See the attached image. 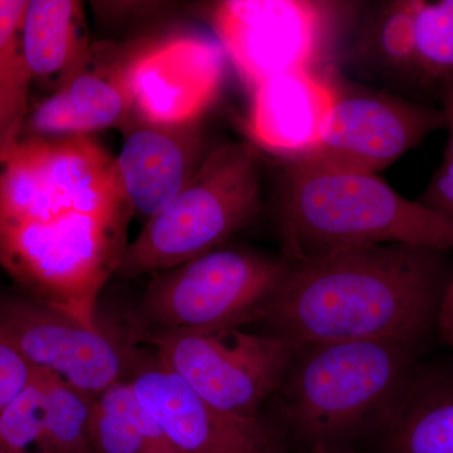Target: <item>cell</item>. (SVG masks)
I'll return each instance as SVG.
<instances>
[{"label":"cell","instance_id":"cell-1","mask_svg":"<svg viewBox=\"0 0 453 453\" xmlns=\"http://www.w3.org/2000/svg\"><path fill=\"white\" fill-rule=\"evenodd\" d=\"M131 217L115 157L92 135L19 138L0 153V264L27 295L89 329Z\"/></svg>","mask_w":453,"mask_h":453},{"label":"cell","instance_id":"cell-2","mask_svg":"<svg viewBox=\"0 0 453 453\" xmlns=\"http://www.w3.org/2000/svg\"><path fill=\"white\" fill-rule=\"evenodd\" d=\"M445 253L380 244L288 261L261 323L291 348L386 340L421 350L453 277Z\"/></svg>","mask_w":453,"mask_h":453},{"label":"cell","instance_id":"cell-3","mask_svg":"<svg viewBox=\"0 0 453 453\" xmlns=\"http://www.w3.org/2000/svg\"><path fill=\"white\" fill-rule=\"evenodd\" d=\"M276 223L290 262L380 244L453 250V219L399 195L378 174L303 160L283 165Z\"/></svg>","mask_w":453,"mask_h":453},{"label":"cell","instance_id":"cell-4","mask_svg":"<svg viewBox=\"0 0 453 453\" xmlns=\"http://www.w3.org/2000/svg\"><path fill=\"white\" fill-rule=\"evenodd\" d=\"M292 349L273 395V421L297 449L353 446L374 437L388 425L418 371V349L402 342H324Z\"/></svg>","mask_w":453,"mask_h":453},{"label":"cell","instance_id":"cell-5","mask_svg":"<svg viewBox=\"0 0 453 453\" xmlns=\"http://www.w3.org/2000/svg\"><path fill=\"white\" fill-rule=\"evenodd\" d=\"M261 210V150L251 142L214 146L196 177L127 244L116 275L138 277L219 249Z\"/></svg>","mask_w":453,"mask_h":453},{"label":"cell","instance_id":"cell-6","mask_svg":"<svg viewBox=\"0 0 453 453\" xmlns=\"http://www.w3.org/2000/svg\"><path fill=\"white\" fill-rule=\"evenodd\" d=\"M288 266L282 256L225 244L154 273L135 319L136 338L261 323Z\"/></svg>","mask_w":453,"mask_h":453},{"label":"cell","instance_id":"cell-7","mask_svg":"<svg viewBox=\"0 0 453 453\" xmlns=\"http://www.w3.org/2000/svg\"><path fill=\"white\" fill-rule=\"evenodd\" d=\"M160 365L226 412L261 417L276 395L292 349L288 342L241 327L153 334L140 338Z\"/></svg>","mask_w":453,"mask_h":453},{"label":"cell","instance_id":"cell-8","mask_svg":"<svg viewBox=\"0 0 453 453\" xmlns=\"http://www.w3.org/2000/svg\"><path fill=\"white\" fill-rule=\"evenodd\" d=\"M329 80L333 100L320 139L310 153L294 160L378 174L446 127L443 110Z\"/></svg>","mask_w":453,"mask_h":453},{"label":"cell","instance_id":"cell-9","mask_svg":"<svg viewBox=\"0 0 453 453\" xmlns=\"http://www.w3.org/2000/svg\"><path fill=\"white\" fill-rule=\"evenodd\" d=\"M332 5L305 0L223 2L211 16L220 47L250 88L277 74L315 71L332 31Z\"/></svg>","mask_w":453,"mask_h":453},{"label":"cell","instance_id":"cell-10","mask_svg":"<svg viewBox=\"0 0 453 453\" xmlns=\"http://www.w3.org/2000/svg\"><path fill=\"white\" fill-rule=\"evenodd\" d=\"M0 327L35 368L92 398L127 380L138 356L103 325L89 329L27 294H0Z\"/></svg>","mask_w":453,"mask_h":453},{"label":"cell","instance_id":"cell-11","mask_svg":"<svg viewBox=\"0 0 453 453\" xmlns=\"http://www.w3.org/2000/svg\"><path fill=\"white\" fill-rule=\"evenodd\" d=\"M127 380L140 404L183 453H292L273 419L214 407L155 357L138 354Z\"/></svg>","mask_w":453,"mask_h":453},{"label":"cell","instance_id":"cell-12","mask_svg":"<svg viewBox=\"0 0 453 453\" xmlns=\"http://www.w3.org/2000/svg\"><path fill=\"white\" fill-rule=\"evenodd\" d=\"M154 35L92 43L79 71L27 113L19 138L89 136L111 127L121 130L133 115L136 71Z\"/></svg>","mask_w":453,"mask_h":453},{"label":"cell","instance_id":"cell-13","mask_svg":"<svg viewBox=\"0 0 453 453\" xmlns=\"http://www.w3.org/2000/svg\"><path fill=\"white\" fill-rule=\"evenodd\" d=\"M223 53L219 43L202 35L157 33L136 71L130 121L180 124L202 119L222 86Z\"/></svg>","mask_w":453,"mask_h":453},{"label":"cell","instance_id":"cell-14","mask_svg":"<svg viewBox=\"0 0 453 453\" xmlns=\"http://www.w3.org/2000/svg\"><path fill=\"white\" fill-rule=\"evenodd\" d=\"M121 133L116 175L133 216L144 222L180 195L214 149L202 119L180 124L133 120Z\"/></svg>","mask_w":453,"mask_h":453},{"label":"cell","instance_id":"cell-15","mask_svg":"<svg viewBox=\"0 0 453 453\" xmlns=\"http://www.w3.org/2000/svg\"><path fill=\"white\" fill-rule=\"evenodd\" d=\"M333 89L315 71L277 74L253 86L247 130L259 150L286 160L310 153L320 139Z\"/></svg>","mask_w":453,"mask_h":453},{"label":"cell","instance_id":"cell-16","mask_svg":"<svg viewBox=\"0 0 453 453\" xmlns=\"http://www.w3.org/2000/svg\"><path fill=\"white\" fill-rule=\"evenodd\" d=\"M91 47L82 2L29 0L22 50L32 81L57 91L79 71Z\"/></svg>","mask_w":453,"mask_h":453},{"label":"cell","instance_id":"cell-17","mask_svg":"<svg viewBox=\"0 0 453 453\" xmlns=\"http://www.w3.org/2000/svg\"><path fill=\"white\" fill-rule=\"evenodd\" d=\"M380 453H453V369H419L374 437Z\"/></svg>","mask_w":453,"mask_h":453},{"label":"cell","instance_id":"cell-18","mask_svg":"<svg viewBox=\"0 0 453 453\" xmlns=\"http://www.w3.org/2000/svg\"><path fill=\"white\" fill-rule=\"evenodd\" d=\"M410 81L453 91V0H417Z\"/></svg>","mask_w":453,"mask_h":453},{"label":"cell","instance_id":"cell-19","mask_svg":"<svg viewBox=\"0 0 453 453\" xmlns=\"http://www.w3.org/2000/svg\"><path fill=\"white\" fill-rule=\"evenodd\" d=\"M43 428L49 453H89L88 428L95 398L52 372L38 369Z\"/></svg>","mask_w":453,"mask_h":453},{"label":"cell","instance_id":"cell-20","mask_svg":"<svg viewBox=\"0 0 453 453\" xmlns=\"http://www.w3.org/2000/svg\"><path fill=\"white\" fill-rule=\"evenodd\" d=\"M0 449L7 453H49L44 441L40 371L28 387L0 410Z\"/></svg>","mask_w":453,"mask_h":453},{"label":"cell","instance_id":"cell-21","mask_svg":"<svg viewBox=\"0 0 453 453\" xmlns=\"http://www.w3.org/2000/svg\"><path fill=\"white\" fill-rule=\"evenodd\" d=\"M29 0H0V92L28 110L31 74L22 50V28Z\"/></svg>","mask_w":453,"mask_h":453},{"label":"cell","instance_id":"cell-22","mask_svg":"<svg viewBox=\"0 0 453 453\" xmlns=\"http://www.w3.org/2000/svg\"><path fill=\"white\" fill-rule=\"evenodd\" d=\"M35 368L0 327V410L31 384Z\"/></svg>","mask_w":453,"mask_h":453},{"label":"cell","instance_id":"cell-23","mask_svg":"<svg viewBox=\"0 0 453 453\" xmlns=\"http://www.w3.org/2000/svg\"><path fill=\"white\" fill-rule=\"evenodd\" d=\"M418 202L453 219V160H445L438 168Z\"/></svg>","mask_w":453,"mask_h":453},{"label":"cell","instance_id":"cell-24","mask_svg":"<svg viewBox=\"0 0 453 453\" xmlns=\"http://www.w3.org/2000/svg\"><path fill=\"white\" fill-rule=\"evenodd\" d=\"M28 110L8 100L0 92V153L19 139Z\"/></svg>","mask_w":453,"mask_h":453},{"label":"cell","instance_id":"cell-25","mask_svg":"<svg viewBox=\"0 0 453 453\" xmlns=\"http://www.w3.org/2000/svg\"><path fill=\"white\" fill-rule=\"evenodd\" d=\"M437 332L446 344L453 348V277L447 286L440 311H438Z\"/></svg>","mask_w":453,"mask_h":453},{"label":"cell","instance_id":"cell-26","mask_svg":"<svg viewBox=\"0 0 453 453\" xmlns=\"http://www.w3.org/2000/svg\"><path fill=\"white\" fill-rule=\"evenodd\" d=\"M443 112L446 115V127L449 130V139L447 142V150L445 154V160H453V91L449 92L443 96Z\"/></svg>","mask_w":453,"mask_h":453},{"label":"cell","instance_id":"cell-27","mask_svg":"<svg viewBox=\"0 0 453 453\" xmlns=\"http://www.w3.org/2000/svg\"><path fill=\"white\" fill-rule=\"evenodd\" d=\"M292 453H365L353 446H311L296 449Z\"/></svg>","mask_w":453,"mask_h":453},{"label":"cell","instance_id":"cell-28","mask_svg":"<svg viewBox=\"0 0 453 453\" xmlns=\"http://www.w3.org/2000/svg\"><path fill=\"white\" fill-rule=\"evenodd\" d=\"M0 453H7V452L2 451V449H0Z\"/></svg>","mask_w":453,"mask_h":453},{"label":"cell","instance_id":"cell-29","mask_svg":"<svg viewBox=\"0 0 453 453\" xmlns=\"http://www.w3.org/2000/svg\"><path fill=\"white\" fill-rule=\"evenodd\" d=\"M89 453H92V452H89Z\"/></svg>","mask_w":453,"mask_h":453}]
</instances>
